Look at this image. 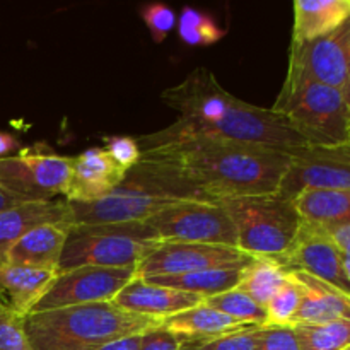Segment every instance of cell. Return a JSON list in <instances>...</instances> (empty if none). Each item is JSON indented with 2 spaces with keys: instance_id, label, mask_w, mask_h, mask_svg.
<instances>
[{
  "instance_id": "cell-9",
  "label": "cell",
  "mask_w": 350,
  "mask_h": 350,
  "mask_svg": "<svg viewBox=\"0 0 350 350\" xmlns=\"http://www.w3.org/2000/svg\"><path fill=\"white\" fill-rule=\"evenodd\" d=\"M144 222L161 243H197L238 248L234 224L219 202H180Z\"/></svg>"
},
{
  "instance_id": "cell-8",
  "label": "cell",
  "mask_w": 350,
  "mask_h": 350,
  "mask_svg": "<svg viewBox=\"0 0 350 350\" xmlns=\"http://www.w3.org/2000/svg\"><path fill=\"white\" fill-rule=\"evenodd\" d=\"M72 157L50 149H21L0 159V188L21 204L51 202L65 193Z\"/></svg>"
},
{
  "instance_id": "cell-15",
  "label": "cell",
  "mask_w": 350,
  "mask_h": 350,
  "mask_svg": "<svg viewBox=\"0 0 350 350\" xmlns=\"http://www.w3.org/2000/svg\"><path fill=\"white\" fill-rule=\"evenodd\" d=\"M126 171L122 170L105 149L91 147L79 156L72 157L65 198L75 204H91L118 188L125 180Z\"/></svg>"
},
{
  "instance_id": "cell-19",
  "label": "cell",
  "mask_w": 350,
  "mask_h": 350,
  "mask_svg": "<svg viewBox=\"0 0 350 350\" xmlns=\"http://www.w3.org/2000/svg\"><path fill=\"white\" fill-rule=\"evenodd\" d=\"M58 272L5 263L0 267V301L27 317L53 286Z\"/></svg>"
},
{
  "instance_id": "cell-33",
  "label": "cell",
  "mask_w": 350,
  "mask_h": 350,
  "mask_svg": "<svg viewBox=\"0 0 350 350\" xmlns=\"http://www.w3.org/2000/svg\"><path fill=\"white\" fill-rule=\"evenodd\" d=\"M142 19L156 43H163L171 29L176 26V14L164 3H150L144 7Z\"/></svg>"
},
{
  "instance_id": "cell-43",
  "label": "cell",
  "mask_w": 350,
  "mask_h": 350,
  "mask_svg": "<svg viewBox=\"0 0 350 350\" xmlns=\"http://www.w3.org/2000/svg\"><path fill=\"white\" fill-rule=\"evenodd\" d=\"M342 350H350V345H349V347H345V349H342Z\"/></svg>"
},
{
  "instance_id": "cell-23",
  "label": "cell",
  "mask_w": 350,
  "mask_h": 350,
  "mask_svg": "<svg viewBox=\"0 0 350 350\" xmlns=\"http://www.w3.org/2000/svg\"><path fill=\"white\" fill-rule=\"evenodd\" d=\"M304 222L335 228L350 224V188L347 190H304L293 200Z\"/></svg>"
},
{
  "instance_id": "cell-40",
  "label": "cell",
  "mask_w": 350,
  "mask_h": 350,
  "mask_svg": "<svg viewBox=\"0 0 350 350\" xmlns=\"http://www.w3.org/2000/svg\"><path fill=\"white\" fill-rule=\"evenodd\" d=\"M344 29H345V46H347V55H349V62H350V17L345 21Z\"/></svg>"
},
{
  "instance_id": "cell-2",
  "label": "cell",
  "mask_w": 350,
  "mask_h": 350,
  "mask_svg": "<svg viewBox=\"0 0 350 350\" xmlns=\"http://www.w3.org/2000/svg\"><path fill=\"white\" fill-rule=\"evenodd\" d=\"M166 164L212 198L275 195L289 167V154L229 140L191 137L142 152Z\"/></svg>"
},
{
  "instance_id": "cell-17",
  "label": "cell",
  "mask_w": 350,
  "mask_h": 350,
  "mask_svg": "<svg viewBox=\"0 0 350 350\" xmlns=\"http://www.w3.org/2000/svg\"><path fill=\"white\" fill-rule=\"evenodd\" d=\"M53 222H70L67 200L19 204L0 212V267L9 262L10 250L27 231Z\"/></svg>"
},
{
  "instance_id": "cell-32",
  "label": "cell",
  "mask_w": 350,
  "mask_h": 350,
  "mask_svg": "<svg viewBox=\"0 0 350 350\" xmlns=\"http://www.w3.org/2000/svg\"><path fill=\"white\" fill-rule=\"evenodd\" d=\"M255 340L256 350H301L294 325H260Z\"/></svg>"
},
{
  "instance_id": "cell-35",
  "label": "cell",
  "mask_w": 350,
  "mask_h": 350,
  "mask_svg": "<svg viewBox=\"0 0 350 350\" xmlns=\"http://www.w3.org/2000/svg\"><path fill=\"white\" fill-rule=\"evenodd\" d=\"M181 344L183 340L178 335L163 327L140 335V350H181Z\"/></svg>"
},
{
  "instance_id": "cell-14",
  "label": "cell",
  "mask_w": 350,
  "mask_h": 350,
  "mask_svg": "<svg viewBox=\"0 0 350 350\" xmlns=\"http://www.w3.org/2000/svg\"><path fill=\"white\" fill-rule=\"evenodd\" d=\"M275 260L287 270L308 273L350 297V280L344 269V253L325 228L303 221L289 252Z\"/></svg>"
},
{
  "instance_id": "cell-34",
  "label": "cell",
  "mask_w": 350,
  "mask_h": 350,
  "mask_svg": "<svg viewBox=\"0 0 350 350\" xmlns=\"http://www.w3.org/2000/svg\"><path fill=\"white\" fill-rule=\"evenodd\" d=\"M105 150L125 171L132 170L142 157V150L137 144V139L126 135L108 137L105 140Z\"/></svg>"
},
{
  "instance_id": "cell-24",
  "label": "cell",
  "mask_w": 350,
  "mask_h": 350,
  "mask_svg": "<svg viewBox=\"0 0 350 350\" xmlns=\"http://www.w3.org/2000/svg\"><path fill=\"white\" fill-rule=\"evenodd\" d=\"M241 270L243 269H211L195 273H185V275L150 277L146 280L207 299V297L236 289L239 284V277H241Z\"/></svg>"
},
{
  "instance_id": "cell-31",
  "label": "cell",
  "mask_w": 350,
  "mask_h": 350,
  "mask_svg": "<svg viewBox=\"0 0 350 350\" xmlns=\"http://www.w3.org/2000/svg\"><path fill=\"white\" fill-rule=\"evenodd\" d=\"M24 320L26 317L0 301V350H31Z\"/></svg>"
},
{
  "instance_id": "cell-1",
  "label": "cell",
  "mask_w": 350,
  "mask_h": 350,
  "mask_svg": "<svg viewBox=\"0 0 350 350\" xmlns=\"http://www.w3.org/2000/svg\"><path fill=\"white\" fill-rule=\"evenodd\" d=\"M161 99L176 109L178 120L159 132L139 137L142 152L191 137L229 140L289 156L310 147L272 108L238 99L204 67L195 68L178 85L164 89Z\"/></svg>"
},
{
  "instance_id": "cell-22",
  "label": "cell",
  "mask_w": 350,
  "mask_h": 350,
  "mask_svg": "<svg viewBox=\"0 0 350 350\" xmlns=\"http://www.w3.org/2000/svg\"><path fill=\"white\" fill-rule=\"evenodd\" d=\"M246 327H255V325L239 323V321L226 317L224 313L204 303L163 320V328L178 335L181 340H202V338L221 337V335L234 334V332L243 330Z\"/></svg>"
},
{
  "instance_id": "cell-6",
  "label": "cell",
  "mask_w": 350,
  "mask_h": 350,
  "mask_svg": "<svg viewBox=\"0 0 350 350\" xmlns=\"http://www.w3.org/2000/svg\"><path fill=\"white\" fill-rule=\"evenodd\" d=\"M236 228L238 250L252 258H280L293 246L303 219L291 200L279 195L222 198Z\"/></svg>"
},
{
  "instance_id": "cell-28",
  "label": "cell",
  "mask_w": 350,
  "mask_h": 350,
  "mask_svg": "<svg viewBox=\"0 0 350 350\" xmlns=\"http://www.w3.org/2000/svg\"><path fill=\"white\" fill-rule=\"evenodd\" d=\"M178 34L190 46H208L224 38V31L207 14L185 7L178 21Z\"/></svg>"
},
{
  "instance_id": "cell-13",
  "label": "cell",
  "mask_w": 350,
  "mask_h": 350,
  "mask_svg": "<svg viewBox=\"0 0 350 350\" xmlns=\"http://www.w3.org/2000/svg\"><path fill=\"white\" fill-rule=\"evenodd\" d=\"M286 77L306 79L334 88L350 103V62L344 26L317 40L291 43Z\"/></svg>"
},
{
  "instance_id": "cell-16",
  "label": "cell",
  "mask_w": 350,
  "mask_h": 350,
  "mask_svg": "<svg viewBox=\"0 0 350 350\" xmlns=\"http://www.w3.org/2000/svg\"><path fill=\"white\" fill-rule=\"evenodd\" d=\"M200 296L181 293L171 287L157 286L146 279L133 277L113 299V304L123 311L152 320H166L178 313L191 310L202 303Z\"/></svg>"
},
{
  "instance_id": "cell-36",
  "label": "cell",
  "mask_w": 350,
  "mask_h": 350,
  "mask_svg": "<svg viewBox=\"0 0 350 350\" xmlns=\"http://www.w3.org/2000/svg\"><path fill=\"white\" fill-rule=\"evenodd\" d=\"M330 238L334 239L335 245L338 246L344 255L350 256V224L335 226V228H325Z\"/></svg>"
},
{
  "instance_id": "cell-37",
  "label": "cell",
  "mask_w": 350,
  "mask_h": 350,
  "mask_svg": "<svg viewBox=\"0 0 350 350\" xmlns=\"http://www.w3.org/2000/svg\"><path fill=\"white\" fill-rule=\"evenodd\" d=\"M19 149L21 144L16 137L10 135V133L0 132V159L14 156V154L19 152Z\"/></svg>"
},
{
  "instance_id": "cell-42",
  "label": "cell",
  "mask_w": 350,
  "mask_h": 350,
  "mask_svg": "<svg viewBox=\"0 0 350 350\" xmlns=\"http://www.w3.org/2000/svg\"><path fill=\"white\" fill-rule=\"evenodd\" d=\"M347 144L350 146V126H349V140H347Z\"/></svg>"
},
{
  "instance_id": "cell-7",
  "label": "cell",
  "mask_w": 350,
  "mask_h": 350,
  "mask_svg": "<svg viewBox=\"0 0 350 350\" xmlns=\"http://www.w3.org/2000/svg\"><path fill=\"white\" fill-rule=\"evenodd\" d=\"M159 243L146 222L72 226L58 273L79 267L137 269Z\"/></svg>"
},
{
  "instance_id": "cell-3",
  "label": "cell",
  "mask_w": 350,
  "mask_h": 350,
  "mask_svg": "<svg viewBox=\"0 0 350 350\" xmlns=\"http://www.w3.org/2000/svg\"><path fill=\"white\" fill-rule=\"evenodd\" d=\"M180 202L215 204L166 164L140 157L139 163L126 171L125 180L108 197L91 204H67L72 226H94L144 222Z\"/></svg>"
},
{
  "instance_id": "cell-5",
  "label": "cell",
  "mask_w": 350,
  "mask_h": 350,
  "mask_svg": "<svg viewBox=\"0 0 350 350\" xmlns=\"http://www.w3.org/2000/svg\"><path fill=\"white\" fill-rule=\"evenodd\" d=\"M272 109L308 146L347 144L350 103L337 89L306 79L286 77Z\"/></svg>"
},
{
  "instance_id": "cell-10",
  "label": "cell",
  "mask_w": 350,
  "mask_h": 350,
  "mask_svg": "<svg viewBox=\"0 0 350 350\" xmlns=\"http://www.w3.org/2000/svg\"><path fill=\"white\" fill-rule=\"evenodd\" d=\"M252 256L238 248L197 243H159L135 269L137 279L185 275L211 269H245Z\"/></svg>"
},
{
  "instance_id": "cell-41",
  "label": "cell",
  "mask_w": 350,
  "mask_h": 350,
  "mask_svg": "<svg viewBox=\"0 0 350 350\" xmlns=\"http://www.w3.org/2000/svg\"><path fill=\"white\" fill-rule=\"evenodd\" d=\"M344 269H345V273H347V277L350 280V256L349 255H344Z\"/></svg>"
},
{
  "instance_id": "cell-18",
  "label": "cell",
  "mask_w": 350,
  "mask_h": 350,
  "mask_svg": "<svg viewBox=\"0 0 350 350\" xmlns=\"http://www.w3.org/2000/svg\"><path fill=\"white\" fill-rule=\"evenodd\" d=\"M70 228V222L36 226L14 245L7 263L58 272V263L62 260Z\"/></svg>"
},
{
  "instance_id": "cell-20",
  "label": "cell",
  "mask_w": 350,
  "mask_h": 350,
  "mask_svg": "<svg viewBox=\"0 0 350 350\" xmlns=\"http://www.w3.org/2000/svg\"><path fill=\"white\" fill-rule=\"evenodd\" d=\"M303 284L304 294L293 325H321L335 320H350V297L335 287L304 272H294Z\"/></svg>"
},
{
  "instance_id": "cell-4",
  "label": "cell",
  "mask_w": 350,
  "mask_h": 350,
  "mask_svg": "<svg viewBox=\"0 0 350 350\" xmlns=\"http://www.w3.org/2000/svg\"><path fill=\"white\" fill-rule=\"evenodd\" d=\"M159 327L163 321L126 313L113 303L40 311L24 320L31 350H98Z\"/></svg>"
},
{
  "instance_id": "cell-12",
  "label": "cell",
  "mask_w": 350,
  "mask_h": 350,
  "mask_svg": "<svg viewBox=\"0 0 350 350\" xmlns=\"http://www.w3.org/2000/svg\"><path fill=\"white\" fill-rule=\"evenodd\" d=\"M135 277V269L79 267L58 273L53 286L31 313L81 306L92 303H113L116 294Z\"/></svg>"
},
{
  "instance_id": "cell-21",
  "label": "cell",
  "mask_w": 350,
  "mask_h": 350,
  "mask_svg": "<svg viewBox=\"0 0 350 350\" xmlns=\"http://www.w3.org/2000/svg\"><path fill=\"white\" fill-rule=\"evenodd\" d=\"M349 17V0H296L293 43H304L327 36L344 26Z\"/></svg>"
},
{
  "instance_id": "cell-30",
  "label": "cell",
  "mask_w": 350,
  "mask_h": 350,
  "mask_svg": "<svg viewBox=\"0 0 350 350\" xmlns=\"http://www.w3.org/2000/svg\"><path fill=\"white\" fill-rule=\"evenodd\" d=\"M256 327H246L234 334L202 340H183L181 350H256Z\"/></svg>"
},
{
  "instance_id": "cell-27",
  "label": "cell",
  "mask_w": 350,
  "mask_h": 350,
  "mask_svg": "<svg viewBox=\"0 0 350 350\" xmlns=\"http://www.w3.org/2000/svg\"><path fill=\"white\" fill-rule=\"evenodd\" d=\"M202 303L221 311L226 317L232 318V320L239 321L243 325H255V327H260V325H265L267 321L265 308L255 303L248 294L239 291L238 287L232 291H228V293L207 297Z\"/></svg>"
},
{
  "instance_id": "cell-44",
  "label": "cell",
  "mask_w": 350,
  "mask_h": 350,
  "mask_svg": "<svg viewBox=\"0 0 350 350\" xmlns=\"http://www.w3.org/2000/svg\"><path fill=\"white\" fill-rule=\"evenodd\" d=\"M349 3H350V0H349Z\"/></svg>"
},
{
  "instance_id": "cell-25",
  "label": "cell",
  "mask_w": 350,
  "mask_h": 350,
  "mask_svg": "<svg viewBox=\"0 0 350 350\" xmlns=\"http://www.w3.org/2000/svg\"><path fill=\"white\" fill-rule=\"evenodd\" d=\"M291 270L275 258H253L241 270L238 289L265 308L277 291L287 282Z\"/></svg>"
},
{
  "instance_id": "cell-38",
  "label": "cell",
  "mask_w": 350,
  "mask_h": 350,
  "mask_svg": "<svg viewBox=\"0 0 350 350\" xmlns=\"http://www.w3.org/2000/svg\"><path fill=\"white\" fill-rule=\"evenodd\" d=\"M98 350H140V335L120 338V340L111 342V344L105 345V347H101Z\"/></svg>"
},
{
  "instance_id": "cell-39",
  "label": "cell",
  "mask_w": 350,
  "mask_h": 350,
  "mask_svg": "<svg viewBox=\"0 0 350 350\" xmlns=\"http://www.w3.org/2000/svg\"><path fill=\"white\" fill-rule=\"evenodd\" d=\"M19 204L21 202H17L16 198L10 197L7 191H3L2 188H0V212L7 211V208H10V207H16V205H19Z\"/></svg>"
},
{
  "instance_id": "cell-29",
  "label": "cell",
  "mask_w": 350,
  "mask_h": 350,
  "mask_svg": "<svg viewBox=\"0 0 350 350\" xmlns=\"http://www.w3.org/2000/svg\"><path fill=\"white\" fill-rule=\"evenodd\" d=\"M304 287L296 275L291 272L287 282L277 291L275 296L265 306V325H293L297 310L303 301Z\"/></svg>"
},
{
  "instance_id": "cell-26",
  "label": "cell",
  "mask_w": 350,
  "mask_h": 350,
  "mask_svg": "<svg viewBox=\"0 0 350 350\" xmlns=\"http://www.w3.org/2000/svg\"><path fill=\"white\" fill-rule=\"evenodd\" d=\"M301 350H342L350 345V320L321 325H294Z\"/></svg>"
},
{
  "instance_id": "cell-11",
  "label": "cell",
  "mask_w": 350,
  "mask_h": 350,
  "mask_svg": "<svg viewBox=\"0 0 350 350\" xmlns=\"http://www.w3.org/2000/svg\"><path fill=\"white\" fill-rule=\"evenodd\" d=\"M350 188V146L306 147L291 156L289 167L275 195L294 200L304 190Z\"/></svg>"
}]
</instances>
